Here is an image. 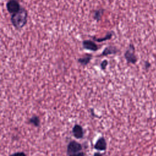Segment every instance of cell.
<instances>
[{"label":"cell","instance_id":"cell-6","mask_svg":"<svg viewBox=\"0 0 156 156\" xmlns=\"http://www.w3.org/2000/svg\"><path fill=\"white\" fill-rule=\"evenodd\" d=\"M107 143L104 137L99 138L94 145V148L98 151H104L106 149Z\"/></svg>","mask_w":156,"mask_h":156},{"label":"cell","instance_id":"cell-17","mask_svg":"<svg viewBox=\"0 0 156 156\" xmlns=\"http://www.w3.org/2000/svg\"><path fill=\"white\" fill-rule=\"evenodd\" d=\"M94 156H104L103 155H102L101 153L99 152H96L94 154Z\"/></svg>","mask_w":156,"mask_h":156},{"label":"cell","instance_id":"cell-12","mask_svg":"<svg viewBox=\"0 0 156 156\" xmlns=\"http://www.w3.org/2000/svg\"><path fill=\"white\" fill-rule=\"evenodd\" d=\"M29 123L32 124L33 125H34L35 126H38L40 124V119L38 116H32L31 118L29 119Z\"/></svg>","mask_w":156,"mask_h":156},{"label":"cell","instance_id":"cell-11","mask_svg":"<svg viewBox=\"0 0 156 156\" xmlns=\"http://www.w3.org/2000/svg\"><path fill=\"white\" fill-rule=\"evenodd\" d=\"M103 12H104L103 9H99V10H95L93 13L94 19H95L97 21H99L101 18V16H102V14H103Z\"/></svg>","mask_w":156,"mask_h":156},{"label":"cell","instance_id":"cell-8","mask_svg":"<svg viewBox=\"0 0 156 156\" xmlns=\"http://www.w3.org/2000/svg\"><path fill=\"white\" fill-rule=\"evenodd\" d=\"M117 52H118V49L116 47L110 46L108 47H107L104 50L101 55L104 56V55H110V54H116Z\"/></svg>","mask_w":156,"mask_h":156},{"label":"cell","instance_id":"cell-9","mask_svg":"<svg viewBox=\"0 0 156 156\" xmlns=\"http://www.w3.org/2000/svg\"><path fill=\"white\" fill-rule=\"evenodd\" d=\"M91 54H88V55H86L85 57H82V58H80L77 60L78 62L80 63L83 66H85L87 65L88 63H89L90 61L91 60Z\"/></svg>","mask_w":156,"mask_h":156},{"label":"cell","instance_id":"cell-2","mask_svg":"<svg viewBox=\"0 0 156 156\" xmlns=\"http://www.w3.org/2000/svg\"><path fill=\"white\" fill-rule=\"evenodd\" d=\"M124 57L129 63L135 64L137 62V57L135 54V47L132 44H130L128 49L124 53Z\"/></svg>","mask_w":156,"mask_h":156},{"label":"cell","instance_id":"cell-5","mask_svg":"<svg viewBox=\"0 0 156 156\" xmlns=\"http://www.w3.org/2000/svg\"><path fill=\"white\" fill-rule=\"evenodd\" d=\"M83 47L88 50H90L92 51H96L98 49V47L96 44L91 40H84L82 43Z\"/></svg>","mask_w":156,"mask_h":156},{"label":"cell","instance_id":"cell-16","mask_svg":"<svg viewBox=\"0 0 156 156\" xmlns=\"http://www.w3.org/2000/svg\"><path fill=\"white\" fill-rule=\"evenodd\" d=\"M144 67L146 69H148L151 67V63L148 61H146L144 62Z\"/></svg>","mask_w":156,"mask_h":156},{"label":"cell","instance_id":"cell-13","mask_svg":"<svg viewBox=\"0 0 156 156\" xmlns=\"http://www.w3.org/2000/svg\"><path fill=\"white\" fill-rule=\"evenodd\" d=\"M107 65H108V62H107V60H104V61H102L101 62V69L104 70L106 68Z\"/></svg>","mask_w":156,"mask_h":156},{"label":"cell","instance_id":"cell-15","mask_svg":"<svg viewBox=\"0 0 156 156\" xmlns=\"http://www.w3.org/2000/svg\"><path fill=\"white\" fill-rule=\"evenodd\" d=\"M69 156H85L83 152H79L78 153H76V154H71V155H69Z\"/></svg>","mask_w":156,"mask_h":156},{"label":"cell","instance_id":"cell-14","mask_svg":"<svg viewBox=\"0 0 156 156\" xmlns=\"http://www.w3.org/2000/svg\"><path fill=\"white\" fill-rule=\"evenodd\" d=\"M10 156H26V154L23 152H16V153H14L13 154H12Z\"/></svg>","mask_w":156,"mask_h":156},{"label":"cell","instance_id":"cell-7","mask_svg":"<svg viewBox=\"0 0 156 156\" xmlns=\"http://www.w3.org/2000/svg\"><path fill=\"white\" fill-rule=\"evenodd\" d=\"M73 133L75 138L77 139L82 138L83 135V132L82 127L78 124L75 125L73 128Z\"/></svg>","mask_w":156,"mask_h":156},{"label":"cell","instance_id":"cell-10","mask_svg":"<svg viewBox=\"0 0 156 156\" xmlns=\"http://www.w3.org/2000/svg\"><path fill=\"white\" fill-rule=\"evenodd\" d=\"M112 35H113V32H108L107 34V35L103 38H96L95 37H93V40L96 41H98V42H102V41H105V40H110L112 37Z\"/></svg>","mask_w":156,"mask_h":156},{"label":"cell","instance_id":"cell-4","mask_svg":"<svg viewBox=\"0 0 156 156\" xmlns=\"http://www.w3.org/2000/svg\"><path fill=\"white\" fill-rule=\"evenodd\" d=\"M82 149V145L80 143L75 141H72L67 146V152L69 155H71L79 152Z\"/></svg>","mask_w":156,"mask_h":156},{"label":"cell","instance_id":"cell-1","mask_svg":"<svg viewBox=\"0 0 156 156\" xmlns=\"http://www.w3.org/2000/svg\"><path fill=\"white\" fill-rule=\"evenodd\" d=\"M27 20V12L26 10L21 7L19 11L12 14L10 21L13 26L17 29L23 28L26 24Z\"/></svg>","mask_w":156,"mask_h":156},{"label":"cell","instance_id":"cell-3","mask_svg":"<svg viewBox=\"0 0 156 156\" xmlns=\"http://www.w3.org/2000/svg\"><path fill=\"white\" fill-rule=\"evenodd\" d=\"M18 1L19 0H9L7 1L6 7L9 13L13 14L20 10L21 7Z\"/></svg>","mask_w":156,"mask_h":156}]
</instances>
